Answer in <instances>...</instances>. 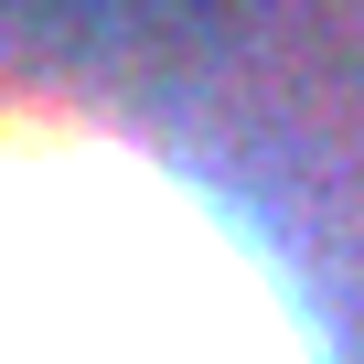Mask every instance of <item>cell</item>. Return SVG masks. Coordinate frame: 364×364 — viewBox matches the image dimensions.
I'll return each instance as SVG.
<instances>
[{
  "label": "cell",
  "instance_id": "6da1fadb",
  "mask_svg": "<svg viewBox=\"0 0 364 364\" xmlns=\"http://www.w3.org/2000/svg\"><path fill=\"white\" fill-rule=\"evenodd\" d=\"M0 364H332L279 257L171 161L0 107Z\"/></svg>",
  "mask_w": 364,
  "mask_h": 364
}]
</instances>
